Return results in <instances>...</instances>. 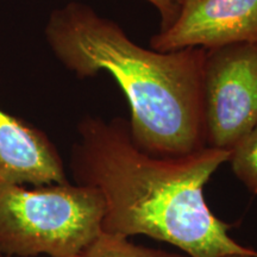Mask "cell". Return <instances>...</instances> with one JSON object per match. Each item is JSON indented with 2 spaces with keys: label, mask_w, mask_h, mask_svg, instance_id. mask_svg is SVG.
I'll return each mask as SVG.
<instances>
[{
  "label": "cell",
  "mask_w": 257,
  "mask_h": 257,
  "mask_svg": "<svg viewBox=\"0 0 257 257\" xmlns=\"http://www.w3.org/2000/svg\"><path fill=\"white\" fill-rule=\"evenodd\" d=\"M0 182L67 184L63 160L44 131L0 108Z\"/></svg>",
  "instance_id": "cell-6"
},
{
  "label": "cell",
  "mask_w": 257,
  "mask_h": 257,
  "mask_svg": "<svg viewBox=\"0 0 257 257\" xmlns=\"http://www.w3.org/2000/svg\"><path fill=\"white\" fill-rule=\"evenodd\" d=\"M0 257H11V256H6V255H3V253H0Z\"/></svg>",
  "instance_id": "cell-11"
},
{
  "label": "cell",
  "mask_w": 257,
  "mask_h": 257,
  "mask_svg": "<svg viewBox=\"0 0 257 257\" xmlns=\"http://www.w3.org/2000/svg\"><path fill=\"white\" fill-rule=\"evenodd\" d=\"M80 257H188L163 250L149 249L128 242L127 238L101 232Z\"/></svg>",
  "instance_id": "cell-7"
},
{
  "label": "cell",
  "mask_w": 257,
  "mask_h": 257,
  "mask_svg": "<svg viewBox=\"0 0 257 257\" xmlns=\"http://www.w3.org/2000/svg\"><path fill=\"white\" fill-rule=\"evenodd\" d=\"M237 43H257V0H182L174 23L150 38L161 53Z\"/></svg>",
  "instance_id": "cell-5"
},
{
  "label": "cell",
  "mask_w": 257,
  "mask_h": 257,
  "mask_svg": "<svg viewBox=\"0 0 257 257\" xmlns=\"http://www.w3.org/2000/svg\"><path fill=\"white\" fill-rule=\"evenodd\" d=\"M229 162L240 182L257 194V124L231 149Z\"/></svg>",
  "instance_id": "cell-8"
},
{
  "label": "cell",
  "mask_w": 257,
  "mask_h": 257,
  "mask_svg": "<svg viewBox=\"0 0 257 257\" xmlns=\"http://www.w3.org/2000/svg\"><path fill=\"white\" fill-rule=\"evenodd\" d=\"M44 37L76 78L107 72L117 81L130 105L131 136L144 152L176 157L206 148L201 95L206 49H148L114 21L76 2L51 11Z\"/></svg>",
  "instance_id": "cell-2"
},
{
  "label": "cell",
  "mask_w": 257,
  "mask_h": 257,
  "mask_svg": "<svg viewBox=\"0 0 257 257\" xmlns=\"http://www.w3.org/2000/svg\"><path fill=\"white\" fill-rule=\"evenodd\" d=\"M104 201L78 184L0 182V253L80 257L102 232Z\"/></svg>",
  "instance_id": "cell-3"
},
{
  "label": "cell",
  "mask_w": 257,
  "mask_h": 257,
  "mask_svg": "<svg viewBox=\"0 0 257 257\" xmlns=\"http://www.w3.org/2000/svg\"><path fill=\"white\" fill-rule=\"evenodd\" d=\"M146 2L150 3L159 11L161 17L160 30H166L174 23L178 17L182 0H146Z\"/></svg>",
  "instance_id": "cell-9"
},
{
  "label": "cell",
  "mask_w": 257,
  "mask_h": 257,
  "mask_svg": "<svg viewBox=\"0 0 257 257\" xmlns=\"http://www.w3.org/2000/svg\"><path fill=\"white\" fill-rule=\"evenodd\" d=\"M201 95L206 147L231 152L257 124V43L206 50Z\"/></svg>",
  "instance_id": "cell-4"
},
{
  "label": "cell",
  "mask_w": 257,
  "mask_h": 257,
  "mask_svg": "<svg viewBox=\"0 0 257 257\" xmlns=\"http://www.w3.org/2000/svg\"><path fill=\"white\" fill-rule=\"evenodd\" d=\"M230 153L206 147L185 156H156L134 142L128 120L87 114L78 123L70 172L75 184L100 193L104 233L146 234L188 257H257V250L230 236L204 195Z\"/></svg>",
  "instance_id": "cell-1"
},
{
  "label": "cell",
  "mask_w": 257,
  "mask_h": 257,
  "mask_svg": "<svg viewBox=\"0 0 257 257\" xmlns=\"http://www.w3.org/2000/svg\"><path fill=\"white\" fill-rule=\"evenodd\" d=\"M225 257H249V256H243V255H230V256H225Z\"/></svg>",
  "instance_id": "cell-10"
}]
</instances>
